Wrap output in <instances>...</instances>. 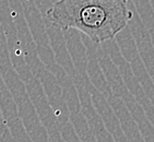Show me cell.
<instances>
[{
    "instance_id": "obj_1",
    "label": "cell",
    "mask_w": 154,
    "mask_h": 142,
    "mask_svg": "<svg viewBox=\"0 0 154 142\" xmlns=\"http://www.w3.org/2000/svg\"><path fill=\"white\" fill-rule=\"evenodd\" d=\"M129 0H58L47 18L60 30H77L96 44L112 41L127 26L134 13Z\"/></svg>"
}]
</instances>
